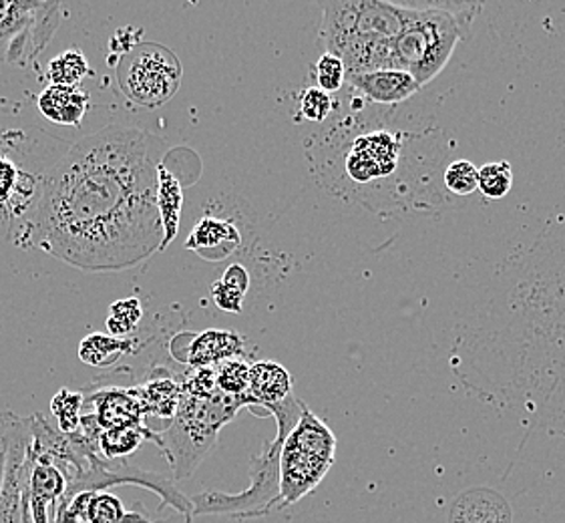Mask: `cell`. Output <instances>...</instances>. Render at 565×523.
Instances as JSON below:
<instances>
[{
	"instance_id": "20",
	"label": "cell",
	"mask_w": 565,
	"mask_h": 523,
	"mask_svg": "<svg viewBox=\"0 0 565 523\" xmlns=\"http://www.w3.org/2000/svg\"><path fill=\"white\" fill-rule=\"evenodd\" d=\"M137 341L134 339H117L111 334L90 332L79 344V359L89 366L107 369L121 361L127 354L136 353Z\"/></svg>"
},
{
	"instance_id": "2",
	"label": "cell",
	"mask_w": 565,
	"mask_h": 523,
	"mask_svg": "<svg viewBox=\"0 0 565 523\" xmlns=\"http://www.w3.org/2000/svg\"><path fill=\"white\" fill-rule=\"evenodd\" d=\"M320 45L339 57L349 75L393 68V45L407 23V9L383 0H320Z\"/></svg>"
},
{
	"instance_id": "32",
	"label": "cell",
	"mask_w": 565,
	"mask_h": 523,
	"mask_svg": "<svg viewBox=\"0 0 565 523\" xmlns=\"http://www.w3.org/2000/svg\"><path fill=\"white\" fill-rule=\"evenodd\" d=\"M212 298H214L215 307L220 308V310L230 312V314H239L242 308H244L246 295L239 292L238 288L217 280L212 286Z\"/></svg>"
},
{
	"instance_id": "23",
	"label": "cell",
	"mask_w": 565,
	"mask_h": 523,
	"mask_svg": "<svg viewBox=\"0 0 565 523\" xmlns=\"http://www.w3.org/2000/svg\"><path fill=\"white\" fill-rule=\"evenodd\" d=\"M407 11H443L473 24L477 14L483 11L486 0H383Z\"/></svg>"
},
{
	"instance_id": "5",
	"label": "cell",
	"mask_w": 565,
	"mask_h": 523,
	"mask_svg": "<svg viewBox=\"0 0 565 523\" xmlns=\"http://www.w3.org/2000/svg\"><path fill=\"white\" fill-rule=\"evenodd\" d=\"M471 34V23L443 11H408L407 23L393 45V68L420 87L439 77L457 45Z\"/></svg>"
},
{
	"instance_id": "35",
	"label": "cell",
	"mask_w": 565,
	"mask_h": 523,
	"mask_svg": "<svg viewBox=\"0 0 565 523\" xmlns=\"http://www.w3.org/2000/svg\"><path fill=\"white\" fill-rule=\"evenodd\" d=\"M149 523H192V517H183L180 513H175V515H171L168 520H158V522Z\"/></svg>"
},
{
	"instance_id": "8",
	"label": "cell",
	"mask_w": 565,
	"mask_h": 523,
	"mask_svg": "<svg viewBox=\"0 0 565 523\" xmlns=\"http://www.w3.org/2000/svg\"><path fill=\"white\" fill-rule=\"evenodd\" d=\"M61 24V0H0V63L29 65Z\"/></svg>"
},
{
	"instance_id": "3",
	"label": "cell",
	"mask_w": 565,
	"mask_h": 523,
	"mask_svg": "<svg viewBox=\"0 0 565 523\" xmlns=\"http://www.w3.org/2000/svg\"><path fill=\"white\" fill-rule=\"evenodd\" d=\"M305 403L295 395L284 398L276 405L266 407V415L276 419V437L266 441L260 456L249 461V488L242 493L224 491H202L190 498L192 517L195 515H230L236 520L266 517L278 510L280 503V451L284 439L295 427Z\"/></svg>"
},
{
	"instance_id": "11",
	"label": "cell",
	"mask_w": 565,
	"mask_h": 523,
	"mask_svg": "<svg viewBox=\"0 0 565 523\" xmlns=\"http://www.w3.org/2000/svg\"><path fill=\"white\" fill-rule=\"evenodd\" d=\"M181 339L188 344L171 349V353L192 369H215L224 361L246 354V341L236 330L207 329L198 334H181Z\"/></svg>"
},
{
	"instance_id": "26",
	"label": "cell",
	"mask_w": 565,
	"mask_h": 523,
	"mask_svg": "<svg viewBox=\"0 0 565 523\" xmlns=\"http://www.w3.org/2000/svg\"><path fill=\"white\" fill-rule=\"evenodd\" d=\"M513 188V168L509 161H491L479 168L477 190L486 195L487 200H501Z\"/></svg>"
},
{
	"instance_id": "25",
	"label": "cell",
	"mask_w": 565,
	"mask_h": 523,
	"mask_svg": "<svg viewBox=\"0 0 565 523\" xmlns=\"http://www.w3.org/2000/svg\"><path fill=\"white\" fill-rule=\"evenodd\" d=\"M249 363L244 356L215 366V387L230 397H248Z\"/></svg>"
},
{
	"instance_id": "12",
	"label": "cell",
	"mask_w": 565,
	"mask_h": 523,
	"mask_svg": "<svg viewBox=\"0 0 565 523\" xmlns=\"http://www.w3.org/2000/svg\"><path fill=\"white\" fill-rule=\"evenodd\" d=\"M349 87L374 105H398L417 95L423 87L401 68H376L347 77Z\"/></svg>"
},
{
	"instance_id": "24",
	"label": "cell",
	"mask_w": 565,
	"mask_h": 523,
	"mask_svg": "<svg viewBox=\"0 0 565 523\" xmlns=\"http://www.w3.org/2000/svg\"><path fill=\"white\" fill-rule=\"evenodd\" d=\"M141 317H143L141 300L137 296H129V298H121L111 305L105 327L111 337L127 339L139 327Z\"/></svg>"
},
{
	"instance_id": "22",
	"label": "cell",
	"mask_w": 565,
	"mask_h": 523,
	"mask_svg": "<svg viewBox=\"0 0 565 523\" xmlns=\"http://www.w3.org/2000/svg\"><path fill=\"white\" fill-rule=\"evenodd\" d=\"M89 75V61L79 49H67L46 65V79L51 85H81Z\"/></svg>"
},
{
	"instance_id": "28",
	"label": "cell",
	"mask_w": 565,
	"mask_h": 523,
	"mask_svg": "<svg viewBox=\"0 0 565 523\" xmlns=\"http://www.w3.org/2000/svg\"><path fill=\"white\" fill-rule=\"evenodd\" d=\"M81 407H83L81 393H71L67 388L58 391L51 403V410L57 417L58 431L65 433V435L79 431Z\"/></svg>"
},
{
	"instance_id": "14",
	"label": "cell",
	"mask_w": 565,
	"mask_h": 523,
	"mask_svg": "<svg viewBox=\"0 0 565 523\" xmlns=\"http://www.w3.org/2000/svg\"><path fill=\"white\" fill-rule=\"evenodd\" d=\"M242 244L239 230L234 222L222 217L205 216L193 226L190 238L185 239V248L195 252L205 260H226L238 250Z\"/></svg>"
},
{
	"instance_id": "29",
	"label": "cell",
	"mask_w": 565,
	"mask_h": 523,
	"mask_svg": "<svg viewBox=\"0 0 565 523\" xmlns=\"http://www.w3.org/2000/svg\"><path fill=\"white\" fill-rule=\"evenodd\" d=\"M477 178H479V168H476L471 161L457 160L445 170L443 182L451 194L471 195L477 192Z\"/></svg>"
},
{
	"instance_id": "16",
	"label": "cell",
	"mask_w": 565,
	"mask_h": 523,
	"mask_svg": "<svg viewBox=\"0 0 565 523\" xmlns=\"http://www.w3.org/2000/svg\"><path fill=\"white\" fill-rule=\"evenodd\" d=\"M89 103V93L81 85H49L36 105L43 117L57 126H81Z\"/></svg>"
},
{
	"instance_id": "13",
	"label": "cell",
	"mask_w": 565,
	"mask_h": 523,
	"mask_svg": "<svg viewBox=\"0 0 565 523\" xmlns=\"http://www.w3.org/2000/svg\"><path fill=\"white\" fill-rule=\"evenodd\" d=\"M90 413L97 427L105 429H127V427H143V403L137 388L107 387L95 393Z\"/></svg>"
},
{
	"instance_id": "21",
	"label": "cell",
	"mask_w": 565,
	"mask_h": 523,
	"mask_svg": "<svg viewBox=\"0 0 565 523\" xmlns=\"http://www.w3.org/2000/svg\"><path fill=\"white\" fill-rule=\"evenodd\" d=\"M146 439H153V433L148 427H127V429H105L97 437V447L103 459L117 461L131 456L137 447H141Z\"/></svg>"
},
{
	"instance_id": "17",
	"label": "cell",
	"mask_w": 565,
	"mask_h": 523,
	"mask_svg": "<svg viewBox=\"0 0 565 523\" xmlns=\"http://www.w3.org/2000/svg\"><path fill=\"white\" fill-rule=\"evenodd\" d=\"M248 395L254 407H266L295 395L292 375L276 361H256L249 364Z\"/></svg>"
},
{
	"instance_id": "33",
	"label": "cell",
	"mask_w": 565,
	"mask_h": 523,
	"mask_svg": "<svg viewBox=\"0 0 565 523\" xmlns=\"http://www.w3.org/2000/svg\"><path fill=\"white\" fill-rule=\"evenodd\" d=\"M222 282H226V285L234 286V288H238L239 292H244V295H248L249 290V273L242 266V264H232V266H227L226 273L222 274V278H220Z\"/></svg>"
},
{
	"instance_id": "34",
	"label": "cell",
	"mask_w": 565,
	"mask_h": 523,
	"mask_svg": "<svg viewBox=\"0 0 565 523\" xmlns=\"http://www.w3.org/2000/svg\"><path fill=\"white\" fill-rule=\"evenodd\" d=\"M14 415H17V413H12L11 410V415H9V421H7V429H4V435L0 437V491H2V485H4V471H7V449H9V427H11Z\"/></svg>"
},
{
	"instance_id": "6",
	"label": "cell",
	"mask_w": 565,
	"mask_h": 523,
	"mask_svg": "<svg viewBox=\"0 0 565 523\" xmlns=\"http://www.w3.org/2000/svg\"><path fill=\"white\" fill-rule=\"evenodd\" d=\"M337 437L327 423L302 407L280 451V503L286 510L310 495L327 478L337 459Z\"/></svg>"
},
{
	"instance_id": "7",
	"label": "cell",
	"mask_w": 565,
	"mask_h": 523,
	"mask_svg": "<svg viewBox=\"0 0 565 523\" xmlns=\"http://www.w3.org/2000/svg\"><path fill=\"white\" fill-rule=\"evenodd\" d=\"M117 85L127 102L156 109L175 97L183 79L178 55L159 43H139L115 65Z\"/></svg>"
},
{
	"instance_id": "18",
	"label": "cell",
	"mask_w": 565,
	"mask_h": 523,
	"mask_svg": "<svg viewBox=\"0 0 565 523\" xmlns=\"http://www.w3.org/2000/svg\"><path fill=\"white\" fill-rule=\"evenodd\" d=\"M156 202H158L159 220L163 230L159 252H163L180 232L181 210H183V185L166 163L159 166Z\"/></svg>"
},
{
	"instance_id": "1",
	"label": "cell",
	"mask_w": 565,
	"mask_h": 523,
	"mask_svg": "<svg viewBox=\"0 0 565 523\" xmlns=\"http://www.w3.org/2000/svg\"><path fill=\"white\" fill-rule=\"evenodd\" d=\"M163 139L107 126L67 149L41 178L29 230L53 258L83 273H119L159 252L156 190Z\"/></svg>"
},
{
	"instance_id": "4",
	"label": "cell",
	"mask_w": 565,
	"mask_h": 523,
	"mask_svg": "<svg viewBox=\"0 0 565 523\" xmlns=\"http://www.w3.org/2000/svg\"><path fill=\"white\" fill-rule=\"evenodd\" d=\"M254 407L248 397H230L220 391L212 395H190L181 391L180 407L163 433H153V441L166 453L173 479L192 478L193 471L214 449L220 429L232 421L239 409Z\"/></svg>"
},
{
	"instance_id": "9",
	"label": "cell",
	"mask_w": 565,
	"mask_h": 523,
	"mask_svg": "<svg viewBox=\"0 0 565 523\" xmlns=\"http://www.w3.org/2000/svg\"><path fill=\"white\" fill-rule=\"evenodd\" d=\"M29 444L31 429L24 417L14 415L9 427L7 471L0 491V523H31L29 515Z\"/></svg>"
},
{
	"instance_id": "10",
	"label": "cell",
	"mask_w": 565,
	"mask_h": 523,
	"mask_svg": "<svg viewBox=\"0 0 565 523\" xmlns=\"http://www.w3.org/2000/svg\"><path fill=\"white\" fill-rule=\"evenodd\" d=\"M398 160L401 139L386 131H376L354 139L349 153H344L342 168L352 182L364 185L393 175L398 168Z\"/></svg>"
},
{
	"instance_id": "27",
	"label": "cell",
	"mask_w": 565,
	"mask_h": 523,
	"mask_svg": "<svg viewBox=\"0 0 565 523\" xmlns=\"http://www.w3.org/2000/svg\"><path fill=\"white\" fill-rule=\"evenodd\" d=\"M125 515L124 503L114 493L107 490L90 493L85 523H124Z\"/></svg>"
},
{
	"instance_id": "31",
	"label": "cell",
	"mask_w": 565,
	"mask_h": 523,
	"mask_svg": "<svg viewBox=\"0 0 565 523\" xmlns=\"http://www.w3.org/2000/svg\"><path fill=\"white\" fill-rule=\"evenodd\" d=\"M334 109V102L330 93L322 92L320 87H308L300 97V115L306 121L322 124L327 121Z\"/></svg>"
},
{
	"instance_id": "19",
	"label": "cell",
	"mask_w": 565,
	"mask_h": 523,
	"mask_svg": "<svg viewBox=\"0 0 565 523\" xmlns=\"http://www.w3.org/2000/svg\"><path fill=\"white\" fill-rule=\"evenodd\" d=\"M143 403L146 415L151 413L159 419H173L180 407L181 385L173 378L168 369L156 366L148 375L143 387L137 388Z\"/></svg>"
},
{
	"instance_id": "15",
	"label": "cell",
	"mask_w": 565,
	"mask_h": 523,
	"mask_svg": "<svg viewBox=\"0 0 565 523\" xmlns=\"http://www.w3.org/2000/svg\"><path fill=\"white\" fill-rule=\"evenodd\" d=\"M39 192L41 183L34 182L33 175L0 153V212L19 217L29 210L33 220Z\"/></svg>"
},
{
	"instance_id": "30",
	"label": "cell",
	"mask_w": 565,
	"mask_h": 523,
	"mask_svg": "<svg viewBox=\"0 0 565 523\" xmlns=\"http://www.w3.org/2000/svg\"><path fill=\"white\" fill-rule=\"evenodd\" d=\"M315 77H317V87L332 95L344 87L347 67L339 57H334L330 53H322L317 61V67H315Z\"/></svg>"
},
{
	"instance_id": "36",
	"label": "cell",
	"mask_w": 565,
	"mask_h": 523,
	"mask_svg": "<svg viewBox=\"0 0 565 523\" xmlns=\"http://www.w3.org/2000/svg\"><path fill=\"white\" fill-rule=\"evenodd\" d=\"M9 415H11V410H0V437L4 435V429H7V421H9Z\"/></svg>"
}]
</instances>
